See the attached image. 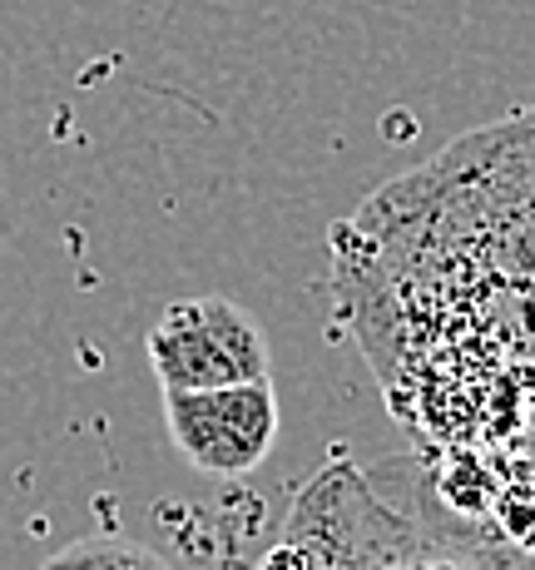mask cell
<instances>
[{
    "label": "cell",
    "instance_id": "1",
    "mask_svg": "<svg viewBox=\"0 0 535 570\" xmlns=\"http://www.w3.org/2000/svg\"><path fill=\"white\" fill-rule=\"evenodd\" d=\"M333 303L422 452L535 471V109L343 218Z\"/></svg>",
    "mask_w": 535,
    "mask_h": 570
},
{
    "label": "cell",
    "instance_id": "2",
    "mask_svg": "<svg viewBox=\"0 0 535 570\" xmlns=\"http://www.w3.org/2000/svg\"><path fill=\"white\" fill-rule=\"evenodd\" d=\"M283 541L323 570H526V551L496 525L436 501L427 462H333L298 491Z\"/></svg>",
    "mask_w": 535,
    "mask_h": 570
},
{
    "label": "cell",
    "instance_id": "3",
    "mask_svg": "<svg viewBox=\"0 0 535 570\" xmlns=\"http://www.w3.org/2000/svg\"><path fill=\"white\" fill-rule=\"evenodd\" d=\"M149 367L164 392H204L234 382H264L273 353L254 313L234 298H179L169 303L145 337Z\"/></svg>",
    "mask_w": 535,
    "mask_h": 570
},
{
    "label": "cell",
    "instance_id": "4",
    "mask_svg": "<svg viewBox=\"0 0 535 570\" xmlns=\"http://www.w3.org/2000/svg\"><path fill=\"white\" fill-rule=\"evenodd\" d=\"M164 426L174 452L204 476H248L278 446V392L268 377L204 392H164Z\"/></svg>",
    "mask_w": 535,
    "mask_h": 570
},
{
    "label": "cell",
    "instance_id": "5",
    "mask_svg": "<svg viewBox=\"0 0 535 570\" xmlns=\"http://www.w3.org/2000/svg\"><path fill=\"white\" fill-rule=\"evenodd\" d=\"M40 570H174V566L149 546L129 541V535H80V541L46 556Z\"/></svg>",
    "mask_w": 535,
    "mask_h": 570
},
{
    "label": "cell",
    "instance_id": "6",
    "mask_svg": "<svg viewBox=\"0 0 535 570\" xmlns=\"http://www.w3.org/2000/svg\"><path fill=\"white\" fill-rule=\"evenodd\" d=\"M254 570H323V566L313 561V556L303 551V546L278 541V546H273V551H268V556H264V561H258Z\"/></svg>",
    "mask_w": 535,
    "mask_h": 570
}]
</instances>
